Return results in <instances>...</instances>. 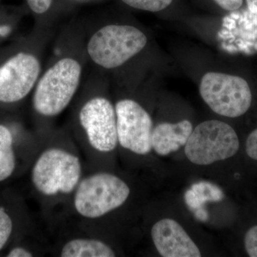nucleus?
Wrapping results in <instances>:
<instances>
[{"instance_id": "obj_19", "label": "nucleus", "mask_w": 257, "mask_h": 257, "mask_svg": "<svg viewBox=\"0 0 257 257\" xmlns=\"http://www.w3.org/2000/svg\"><path fill=\"white\" fill-rule=\"evenodd\" d=\"M30 9L37 14H43L50 9L52 0H27Z\"/></svg>"}, {"instance_id": "obj_8", "label": "nucleus", "mask_w": 257, "mask_h": 257, "mask_svg": "<svg viewBox=\"0 0 257 257\" xmlns=\"http://www.w3.org/2000/svg\"><path fill=\"white\" fill-rule=\"evenodd\" d=\"M119 146L138 156L152 150L153 122L145 109L133 99H121L115 104Z\"/></svg>"}, {"instance_id": "obj_20", "label": "nucleus", "mask_w": 257, "mask_h": 257, "mask_svg": "<svg viewBox=\"0 0 257 257\" xmlns=\"http://www.w3.org/2000/svg\"><path fill=\"white\" fill-rule=\"evenodd\" d=\"M220 8L227 11H235L239 9L243 4V0H214Z\"/></svg>"}, {"instance_id": "obj_12", "label": "nucleus", "mask_w": 257, "mask_h": 257, "mask_svg": "<svg viewBox=\"0 0 257 257\" xmlns=\"http://www.w3.org/2000/svg\"><path fill=\"white\" fill-rule=\"evenodd\" d=\"M191 121L184 119L177 123H161L153 128L152 150L160 156H167L184 147L192 133Z\"/></svg>"}, {"instance_id": "obj_11", "label": "nucleus", "mask_w": 257, "mask_h": 257, "mask_svg": "<svg viewBox=\"0 0 257 257\" xmlns=\"http://www.w3.org/2000/svg\"><path fill=\"white\" fill-rule=\"evenodd\" d=\"M63 231V230H62ZM61 234L53 248L55 256L61 257H114V248L96 231L79 227L76 232Z\"/></svg>"}, {"instance_id": "obj_5", "label": "nucleus", "mask_w": 257, "mask_h": 257, "mask_svg": "<svg viewBox=\"0 0 257 257\" xmlns=\"http://www.w3.org/2000/svg\"><path fill=\"white\" fill-rule=\"evenodd\" d=\"M147 43L146 35L139 29L130 25H109L93 35L87 52L96 64L113 69L138 55Z\"/></svg>"}, {"instance_id": "obj_1", "label": "nucleus", "mask_w": 257, "mask_h": 257, "mask_svg": "<svg viewBox=\"0 0 257 257\" xmlns=\"http://www.w3.org/2000/svg\"><path fill=\"white\" fill-rule=\"evenodd\" d=\"M86 171L78 145L57 139L42 143L29 167V181L49 218L57 212L60 217Z\"/></svg>"}, {"instance_id": "obj_7", "label": "nucleus", "mask_w": 257, "mask_h": 257, "mask_svg": "<svg viewBox=\"0 0 257 257\" xmlns=\"http://www.w3.org/2000/svg\"><path fill=\"white\" fill-rule=\"evenodd\" d=\"M199 92L211 110L226 117L242 116L252 102L251 89L245 79L219 72L204 74Z\"/></svg>"}, {"instance_id": "obj_3", "label": "nucleus", "mask_w": 257, "mask_h": 257, "mask_svg": "<svg viewBox=\"0 0 257 257\" xmlns=\"http://www.w3.org/2000/svg\"><path fill=\"white\" fill-rule=\"evenodd\" d=\"M78 121L82 135L77 145L87 170L102 169L104 159L119 146L114 106L105 97L91 98L81 106Z\"/></svg>"}, {"instance_id": "obj_4", "label": "nucleus", "mask_w": 257, "mask_h": 257, "mask_svg": "<svg viewBox=\"0 0 257 257\" xmlns=\"http://www.w3.org/2000/svg\"><path fill=\"white\" fill-rule=\"evenodd\" d=\"M82 67L77 60L64 58L51 67L37 84L32 106L42 117L58 116L69 106L77 92Z\"/></svg>"}, {"instance_id": "obj_6", "label": "nucleus", "mask_w": 257, "mask_h": 257, "mask_svg": "<svg viewBox=\"0 0 257 257\" xmlns=\"http://www.w3.org/2000/svg\"><path fill=\"white\" fill-rule=\"evenodd\" d=\"M236 131L219 120H208L193 128L184 146L186 157L197 165H209L228 160L239 152Z\"/></svg>"}, {"instance_id": "obj_9", "label": "nucleus", "mask_w": 257, "mask_h": 257, "mask_svg": "<svg viewBox=\"0 0 257 257\" xmlns=\"http://www.w3.org/2000/svg\"><path fill=\"white\" fill-rule=\"evenodd\" d=\"M37 57L20 52L0 66V103L15 104L30 94L38 79Z\"/></svg>"}, {"instance_id": "obj_13", "label": "nucleus", "mask_w": 257, "mask_h": 257, "mask_svg": "<svg viewBox=\"0 0 257 257\" xmlns=\"http://www.w3.org/2000/svg\"><path fill=\"white\" fill-rule=\"evenodd\" d=\"M23 145H18L14 134L0 124V184L13 178L22 165Z\"/></svg>"}, {"instance_id": "obj_10", "label": "nucleus", "mask_w": 257, "mask_h": 257, "mask_svg": "<svg viewBox=\"0 0 257 257\" xmlns=\"http://www.w3.org/2000/svg\"><path fill=\"white\" fill-rule=\"evenodd\" d=\"M152 241L163 257H200V250L184 228L172 219L157 221L151 229Z\"/></svg>"}, {"instance_id": "obj_14", "label": "nucleus", "mask_w": 257, "mask_h": 257, "mask_svg": "<svg viewBox=\"0 0 257 257\" xmlns=\"http://www.w3.org/2000/svg\"><path fill=\"white\" fill-rule=\"evenodd\" d=\"M18 214L8 204L0 202V253L13 242L23 228V224L28 223V221H22V215Z\"/></svg>"}, {"instance_id": "obj_21", "label": "nucleus", "mask_w": 257, "mask_h": 257, "mask_svg": "<svg viewBox=\"0 0 257 257\" xmlns=\"http://www.w3.org/2000/svg\"><path fill=\"white\" fill-rule=\"evenodd\" d=\"M246 4L248 10L253 15H257V0H246Z\"/></svg>"}, {"instance_id": "obj_17", "label": "nucleus", "mask_w": 257, "mask_h": 257, "mask_svg": "<svg viewBox=\"0 0 257 257\" xmlns=\"http://www.w3.org/2000/svg\"><path fill=\"white\" fill-rule=\"evenodd\" d=\"M243 246L248 256L257 257V225L246 231L243 237Z\"/></svg>"}, {"instance_id": "obj_22", "label": "nucleus", "mask_w": 257, "mask_h": 257, "mask_svg": "<svg viewBox=\"0 0 257 257\" xmlns=\"http://www.w3.org/2000/svg\"><path fill=\"white\" fill-rule=\"evenodd\" d=\"M11 32V28L8 25L0 26V37H5L9 35Z\"/></svg>"}, {"instance_id": "obj_2", "label": "nucleus", "mask_w": 257, "mask_h": 257, "mask_svg": "<svg viewBox=\"0 0 257 257\" xmlns=\"http://www.w3.org/2000/svg\"><path fill=\"white\" fill-rule=\"evenodd\" d=\"M131 193L126 181L112 172L87 170L60 221L74 220L79 227L95 229L106 216L126 204Z\"/></svg>"}, {"instance_id": "obj_16", "label": "nucleus", "mask_w": 257, "mask_h": 257, "mask_svg": "<svg viewBox=\"0 0 257 257\" xmlns=\"http://www.w3.org/2000/svg\"><path fill=\"white\" fill-rule=\"evenodd\" d=\"M43 248L40 246H28L27 244L15 245L8 249L5 256L8 257H32L41 256Z\"/></svg>"}, {"instance_id": "obj_18", "label": "nucleus", "mask_w": 257, "mask_h": 257, "mask_svg": "<svg viewBox=\"0 0 257 257\" xmlns=\"http://www.w3.org/2000/svg\"><path fill=\"white\" fill-rule=\"evenodd\" d=\"M245 152L248 157L257 162V128L253 130L246 138Z\"/></svg>"}, {"instance_id": "obj_15", "label": "nucleus", "mask_w": 257, "mask_h": 257, "mask_svg": "<svg viewBox=\"0 0 257 257\" xmlns=\"http://www.w3.org/2000/svg\"><path fill=\"white\" fill-rule=\"evenodd\" d=\"M123 2L135 9L145 10V11H162L170 6L173 0H122Z\"/></svg>"}]
</instances>
